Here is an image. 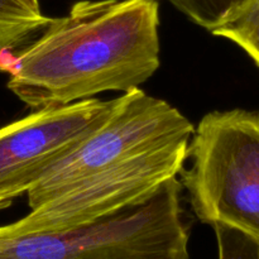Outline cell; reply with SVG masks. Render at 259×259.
<instances>
[{
	"instance_id": "obj_2",
	"label": "cell",
	"mask_w": 259,
	"mask_h": 259,
	"mask_svg": "<svg viewBox=\"0 0 259 259\" xmlns=\"http://www.w3.org/2000/svg\"><path fill=\"white\" fill-rule=\"evenodd\" d=\"M179 177L105 218L65 229L0 227V259H191Z\"/></svg>"
},
{
	"instance_id": "obj_11",
	"label": "cell",
	"mask_w": 259,
	"mask_h": 259,
	"mask_svg": "<svg viewBox=\"0 0 259 259\" xmlns=\"http://www.w3.org/2000/svg\"><path fill=\"white\" fill-rule=\"evenodd\" d=\"M18 2H20L23 5H25V7L29 8V9L34 10V12H40L38 0H18Z\"/></svg>"
},
{
	"instance_id": "obj_4",
	"label": "cell",
	"mask_w": 259,
	"mask_h": 259,
	"mask_svg": "<svg viewBox=\"0 0 259 259\" xmlns=\"http://www.w3.org/2000/svg\"><path fill=\"white\" fill-rule=\"evenodd\" d=\"M195 126L181 111L139 88L113 100L108 118L28 191L29 207L38 206L104 169L181 139Z\"/></svg>"
},
{
	"instance_id": "obj_5",
	"label": "cell",
	"mask_w": 259,
	"mask_h": 259,
	"mask_svg": "<svg viewBox=\"0 0 259 259\" xmlns=\"http://www.w3.org/2000/svg\"><path fill=\"white\" fill-rule=\"evenodd\" d=\"M191 139H181L104 169L30 209L10 223L20 232H43L88 224L123 210L179 177Z\"/></svg>"
},
{
	"instance_id": "obj_8",
	"label": "cell",
	"mask_w": 259,
	"mask_h": 259,
	"mask_svg": "<svg viewBox=\"0 0 259 259\" xmlns=\"http://www.w3.org/2000/svg\"><path fill=\"white\" fill-rule=\"evenodd\" d=\"M189 19L205 29H218L235 17L249 0H168Z\"/></svg>"
},
{
	"instance_id": "obj_3",
	"label": "cell",
	"mask_w": 259,
	"mask_h": 259,
	"mask_svg": "<svg viewBox=\"0 0 259 259\" xmlns=\"http://www.w3.org/2000/svg\"><path fill=\"white\" fill-rule=\"evenodd\" d=\"M180 182L205 224H225L259 240V113L204 115L189 144Z\"/></svg>"
},
{
	"instance_id": "obj_10",
	"label": "cell",
	"mask_w": 259,
	"mask_h": 259,
	"mask_svg": "<svg viewBox=\"0 0 259 259\" xmlns=\"http://www.w3.org/2000/svg\"><path fill=\"white\" fill-rule=\"evenodd\" d=\"M217 234L219 259H259V240L225 224L212 225Z\"/></svg>"
},
{
	"instance_id": "obj_7",
	"label": "cell",
	"mask_w": 259,
	"mask_h": 259,
	"mask_svg": "<svg viewBox=\"0 0 259 259\" xmlns=\"http://www.w3.org/2000/svg\"><path fill=\"white\" fill-rule=\"evenodd\" d=\"M50 19L18 0H0V70L7 71L8 57L32 42Z\"/></svg>"
},
{
	"instance_id": "obj_9",
	"label": "cell",
	"mask_w": 259,
	"mask_h": 259,
	"mask_svg": "<svg viewBox=\"0 0 259 259\" xmlns=\"http://www.w3.org/2000/svg\"><path fill=\"white\" fill-rule=\"evenodd\" d=\"M211 33L239 46L259 67V0H249L233 19Z\"/></svg>"
},
{
	"instance_id": "obj_1",
	"label": "cell",
	"mask_w": 259,
	"mask_h": 259,
	"mask_svg": "<svg viewBox=\"0 0 259 259\" xmlns=\"http://www.w3.org/2000/svg\"><path fill=\"white\" fill-rule=\"evenodd\" d=\"M157 0H81L51 18L8 65V89L29 108L126 91L161 66Z\"/></svg>"
},
{
	"instance_id": "obj_6",
	"label": "cell",
	"mask_w": 259,
	"mask_h": 259,
	"mask_svg": "<svg viewBox=\"0 0 259 259\" xmlns=\"http://www.w3.org/2000/svg\"><path fill=\"white\" fill-rule=\"evenodd\" d=\"M113 100L37 109L0 128V210L28 194L43 175L98 128Z\"/></svg>"
}]
</instances>
